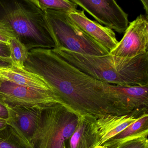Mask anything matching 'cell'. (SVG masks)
Listing matches in <instances>:
<instances>
[{
	"instance_id": "obj_21",
	"label": "cell",
	"mask_w": 148,
	"mask_h": 148,
	"mask_svg": "<svg viewBox=\"0 0 148 148\" xmlns=\"http://www.w3.org/2000/svg\"><path fill=\"white\" fill-rule=\"evenodd\" d=\"M10 52L9 46L7 43L0 41V58L10 59Z\"/></svg>"
},
{
	"instance_id": "obj_1",
	"label": "cell",
	"mask_w": 148,
	"mask_h": 148,
	"mask_svg": "<svg viewBox=\"0 0 148 148\" xmlns=\"http://www.w3.org/2000/svg\"><path fill=\"white\" fill-rule=\"evenodd\" d=\"M25 70L42 77L64 104L80 116L96 119L125 115L112 96L110 84L80 71L52 49H32Z\"/></svg>"
},
{
	"instance_id": "obj_13",
	"label": "cell",
	"mask_w": 148,
	"mask_h": 148,
	"mask_svg": "<svg viewBox=\"0 0 148 148\" xmlns=\"http://www.w3.org/2000/svg\"><path fill=\"white\" fill-rule=\"evenodd\" d=\"M97 119L80 116L77 127L68 141L67 148H96L100 145Z\"/></svg>"
},
{
	"instance_id": "obj_4",
	"label": "cell",
	"mask_w": 148,
	"mask_h": 148,
	"mask_svg": "<svg viewBox=\"0 0 148 148\" xmlns=\"http://www.w3.org/2000/svg\"><path fill=\"white\" fill-rule=\"evenodd\" d=\"M81 116L63 104L47 107L30 142L32 148H67Z\"/></svg>"
},
{
	"instance_id": "obj_11",
	"label": "cell",
	"mask_w": 148,
	"mask_h": 148,
	"mask_svg": "<svg viewBox=\"0 0 148 148\" xmlns=\"http://www.w3.org/2000/svg\"><path fill=\"white\" fill-rule=\"evenodd\" d=\"M71 20L84 32L111 51L116 47L119 41L113 30L103 26L86 17L84 11L76 10L69 13Z\"/></svg>"
},
{
	"instance_id": "obj_16",
	"label": "cell",
	"mask_w": 148,
	"mask_h": 148,
	"mask_svg": "<svg viewBox=\"0 0 148 148\" xmlns=\"http://www.w3.org/2000/svg\"><path fill=\"white\" fill-rule=\"evenodd\" d=\"M10 52L11 65L20 70L25 69V64L29 55V50L18 38L11 39L8 43Z\"/></svg>"
},
{
	"instance_id": "obj_17",
	"label": "cell",
	"mask_w": 148,
	"mask_h": 148,
	"mask_svg": "<svg viewBox=\"0 0 148 148\" xmlns=\"http://www.w3.org/2000/svg\"><path fill=\"white\" fill-rule=\"evenodd\" d=\"M34 1L44 11L52 10L70 13L77 10L78 6L73 0H34Z\"/></svg>"
},
{
	"instance_id": "obj_3",
	"label": "cell",
	"mask_w": 148,
	"mask_h": 148,
	"mask_svg": "<svg viewBox=\"0 0 148 148\" xmlns=\"http://www.w3.org/2000/svg\"><path fill=\"white\" fill-rule=\"evenodd\" d=\"M0 21L11 27L29 51L57 48L45 12L34 0H1Z\"/></svg>"
},
{
	"instance_id": "obj_15",
	"label": "cell",
	"mask_w": 148,
	"mask_h": 148,
	"mask_svg": "<svg viewBox=\"0 0 148 148\" xmlns=\"http://www.w3.org/2000/svg\"><path fill=\"white\" fill-rule=\"evenodd\" d=\"M148 136V114L146 113L102 145L107 148H117L128 141Z\"/></svg>"
},
{
	"instance_id": "obj_22",
	"label": "cell",
	"mask_w": 148,
	"mask_h": 148,
	"mask_svg": "<svg viewBox=\"0 0 148 148\" xmlns=\"http://www.w3.org/2000/svg\"><path fill=\"white\" fill-rule=\"evenodd\" d=\"M7 116V111L4 107V103L0 100V117L6 119Z\"/></svg>"
},
{
	"instance_id": "obj_25",
	"label": "cell",
	"mask_w": 148,
	"mask_h": 148,
	"mask_svg": "<svg viewBox=\"0 0 148 148\" xmlns=\"http://www.w3.org/2000/svg\"><path fill=\"white\" fill-rule=\"evenodd\" d=\"M141 2L143 3V6L144 8L145 11V16L148 17V0H141Z\"/></svg>"
},
{
	"instance_id": "obj_12",
	"label": "cell",
	"mask_w": 148,
	"mask_h": 148,
	"mask_svg": "<svg viewBox=\"0 0 148 148\" xmlns=\"http://www.w3.org/2000/svg\"><path fill=\"white\" fill-rule=\"evenodd\" d=\"M148 112L136 111L123 115H108L96 120L100 145L135 122Z\"/></svg>"
},
{
	"instance_id": "obj_9",
	"label": "cell",
	"mask_w": 148,
	"mask_h": 148,
	"mask_svg": "<svg viewBox=\"0 0 148 148\" xmlns=\"http://www.w3.org/2000/svg\"><path fill=\"white\" fill-rule=\"evenodd\" d=\"M7 111L8 128L11 131L25 137L30 142L42 116V110L4 103Z\"/></svg>"
},
{
	"instance_id": "obj_18",
	"label": "cell",
	"mask_w": 148,
	"mask_h": 148,
	"mask_svg": "<svg viewBox=\"0 0 148 148\" xmlns=\"http://www.w3.org/2000/svg\"><path fill=\"white\" fill-rule=\"evenodd\" d=\"M0 148H24L8 129L0 132Z\"/></svg>"
},
{
	"instance_id": "obj_23",
	"label": "cell",
	"mask_w": 148,
	"mask_h": 148,
	"mask_svg": "<svg viewBox=\"0 0 148 148\" xmlns=\"http://www.w3.org/2000/svg\"><path fill=\"white\" fill-rule=\"evenodd\" d=\"M11 65V60L10 59H5L0 58V66L5 67Z\"/></svg>"
},
{
	"instance_id": "obj_20",
	"label": "cell",
	"mask_w": 148,
	"mask_h": 148,
	"mask_svg": "<svg viewBox=\"0 0 148 148\" xmlns=\"http://www.w3.org/2000/svg\"><path fill=\"white\" fill-rule=\"evenodd\" d=\"M117 148H148V137L128 141Z\"/></svg>"
},
{
	"instance_id": "obj_26",
	"label": "cell",
	"mask_w": 148,
	"mask_h": 148,
	"mask_svg": "<svg viewBox=\"0 0 148 148\" xmlns=\"http://www.w3.org/2000/svg\"><path fill=\"white\" fill-rule=\"evenodd\" d=\"M96 148H107L106 147H104V146H102V145H99V146H98V147H96Z\"/></svg>"
},
{
	"instance_id": "obj_10",
	"label": "cell",
	"mask_w": 148,
	"mask_h": 148,
	"mask_svg": "<svg viewBox=\"0 0 148 148\" xmlns=\"http://www.w3.org/2000/svg\"><path fill=\"white\" fill-rule=\"evenodd\" d=\"M112 94L126 114L148 112V86H123L110 84Z\"/></svg>"
},
{
	"instance_id": "obj_2",
	"label": "cell",
	"mask_w": 148,
	"mask_h": 148,
	"mask_svg": "<svg viewBox=\"0 0 148 148\" xmlns=\"http://www.w3.org/2000/svg\"><path fill=\"white\" fill-rule=\"evenodd\" d=\"M52 50L80 71L99 81L123 86H148V51L124 58L109 53L85 55L62 48Z\"/></svg>"
},
{
	"instance_id": "obj_5",
	"label": "cell",
	"mask_w": 148,
	"mask_h": 148,
	"mask_svg": "<svg viewBox=\"0 0 148 148\" xmlns=\"http://www.w3.org/2000/svg\"><path fill=\"white\" fill-rule=\"evenodd\" d=\"M45 12L57 48L90 56L109 54L108 49L91 38L71 20L69 12L52 10Z\"/></svg>"
},
{
	"instance_id": "obj_14",
	"label": "cell",
	"mask_w": 148,
	"mask_h": 148,
	"mask_svg": "<svg viewBox=\"0 0 148 148\" xmlns=\"http://www.w3.org/2000/svg\"><path fill=\"white\" fill-rule=\"evenodd\" d=\"M0 78L2 80L24 87L53 92L42 77L25 69L20 70L12 65L0 66Z\"/></svg>"
},
{
	"instance_id": "obj_8",
	"label": "cell",
	"mask_w": 148,
	"mask_h": 148,
	"mask_svg": "<svg viewBox=\"0 0 148 148\" xmlns=\"http://www.w3.org/2000/svg\"><path fill=\"white\" fill-rule=\"evenodd\" d=\"M148 17L141 14L130 23L123 38L109 54L132 58L148 52Z\"/></svg>"
},
{
	"instance_id": "obj_24",
	"label": "cell",
	"mask_w": 148,
	"mask_h": 148,
	"mask_svg": "<svg viewBox=\"0 0 148 148\" xmlns=\"http://www.w3.org/2000/svg\"><path fill=\"white\" fill-rule=\"evenodd\" d=\"M8 125L6 119L0 117V132L7 128Z\"/></svg>"
},
{
	"instance_id": "obj_27",
	"label": "cell",
	"mask_w": 148,
	"mask_h": 148,
	"mask_svg": "<svg viewBox=\"0 0 148 148\" xmlns=\"http://www.w3.org/2000/svg\"><path fill=\"white\" fill-rule=\"evenodd\" d=\"M2 79H1V78H0V83H1V81H2Z\"/></svg>"
},
{
	"instance_id": "obj_6",
	"label": "cell",
	"mask_w": 148,
	"mask_h": 148,
	"mask_svg": "<svg viewBox=\"0 0 148 148\" xmlns=\"http://www.w3.org/2000/svg\"><path fill=\"white\" fill-rule=\"evenodd\" d=\"M0 100L8 105L42 110L56 104H64L53 92L35 90L3 80L0 83Z\"/></svg>"
},
{
	"instance_id": "obj_19",
	"label": "cell",
	"mask_w": 148,
	"mask_h": 148,
	"mask_svg": "<svg viewBox=\"0 0 148 148\" xmlns=\"http://www.w3.org/2000/svg\"><path fill=\"white\" fill-rule=\"evenodd\" d=\"M16 37L12 28L6 23L0 21V41L8 44V41Z\"/></svg>"
},
{
	"instance_id": "obj_7",
	"label": "cell",
	"mask_w": 148,
	"mask_h": 148,
	"mask_svg": "<svg viewBox=\"0 0 148 148\" xmlns=\"http://www.w3.org/2000/svg\"><path fill=\"white\" fill-rule=\"evenodd\" d=\"M100 24L119 34L129 25L128 14L114 0H73Z\"/></svg>"
}]
</instances>
